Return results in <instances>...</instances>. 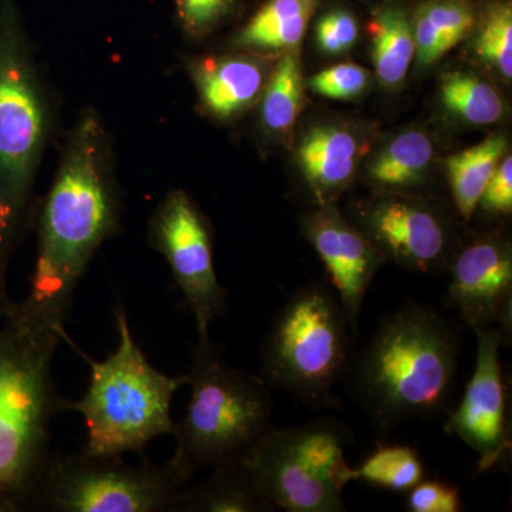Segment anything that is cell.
Wrapping results in <instances>:
<instances>
[{
	"instance_id": "obj_20",
	"label": "cell",
	"mask_w": 512,
	"mask_h": 512,
	"mask_svg": "<svg viewBox=\"0 0 512 512\" xmlns=\"http://www.w3.org/2000/svg\"><path fill=\"white\" fill-rule=\"evenodd\" d=\"M433 144L419 130L394 137L373 160L367 177L384 191L399 192L421 187L433 161Z\"/></svg>"
},
{
	"instance_id": "obj_11",
	"label": "cell",
	"mask_w": 512,
	"mask_h": 512,
	"mask_svg": "<svg viewBox=\"0 0 512 512\" xmlns=\"http://www.w3.org/2000/svg\"><path fill=\"white\" fill-rule=\"evenodd\" d=\"M474 333L476 366L460 404L448 410L444 427L477 454L478 473H487L510 460V390L500 362V350L508 343L500 328Z\"/></svg>"
},
{
	"instance_id": "obj_3",
	"label": "cell",
	"mask_w": 512,
	"mask_h": 512,
	"mask_svg": "<svg viewBox=\"0 0 512 512\" xmlns=\"http://www.w3.org/2000/svg\"><path fill=\"white\" fill-rule=\"evenodd\" d=\"M49 97L16 0H0V319L12 308L6 272L28 220L50 136Z\"/></svg>"
},
{
	"instance_id": "obj_15",
	"label": "cell",
	"mask_w": 512,
	"mask_h": 512,
	"mask_svg": "<svg viewBox=\"0 0 512 512\" xmlns=\"http://www.w3.org/2000/svg\"><path fill=\"white\" fill-rule=\"evenodd\" d=\"M202 106L220 120H231L261 97L266 84L264 64L252 56H217L190 66Z\"/></svg>"
},
{
	"instance_id": "obj_9",
	"label": "cell",
	"mask_w": 512,
	"mask_h": 512,
	"mask_svg": "<svg viewBox=\"0 0 512 512\" xmlns=\"http://www.w3.org/2000/svg\"><path fill=\"white\" fill-rule=\"evenodd\" d=\"M190 483L171 461L130 466L121 456L50 454L30 505L49 512H183Z\"/></svg>"
},
{
	"instance_id": "obj_2",
	"label": "cell",
	"mask_w": 512,
	"mask_h": 512,
	"mask_svg": "<svg viewBox=\"0 0 512 512\" xmlns=\"http://www.w3.org/2000/svg\"><path fill=\"white\" fill-rule=\"evenodd\" d=\"M458 357L460 339L450 320L410 302L383 316L352 356L345 382L376 429L392 430L447 414Z\"/></svg>"
},
{
	"instance_id": "obj_5",
	"label": "cell",
	"mask_w": 512,
	"mask_h": 512,
	"mask_svg": "<svg viewBox=\"0 0 512 512\" xmlns=\"http://www.w3.org/2000/svg\"><path fill=\"white\" fill-rule=\"evenodd\" d=\"M60 339L9 322L0 329V510L32 503L50 458L52 420L69 407L52 375Z\"/></svg>"
},
{
	"instance_id": "obj_30",
	"label": "cell",
	"mask_w": 512,
	"mask_h": 512,
	"mask_svg": "<svg viewBox=\"0 0 512 512\" xmlns=\"http://www.w3.org/2000/svg\"><path fill=\"white\" fill-rule=\"evenodd\" d=\"M318 43L323 52L340 55L348 52L359 37L356 19L345 10H333L319 20L316 29Z\"/></svg>"
},
{
	"instance_id": "obj_21",
	"label": "cell",
	"mask_w": 512,
	"mask_h": 512,
	"mask_svg": "<svg viewBox=\"0 0 512 512\" xmlns=\"http://www.w3.org/2000/svg\"><path fill=\"white\" fill-rule=\"evenodd\" d=\"M373 36L377 79L386 87L399 86L416 57L412 23L403 10L386 8L377 13Z\"/></svg>"
},
{
	"instance_id": "obj_16",
	"label": "cell",
	"mask_w": 512,
	"mask_h": 512,
	"mask_svg": "<svg viewBox=\"0 0 512 512\" xmlns=\"http://www.w3.org/2000/svg\"><path fill=\"white\" fill-rule=\"evenodd\" d=\"M363 153L365 147L348 130L318 127L309 131L298 148V161L313 200L332 204L352 183Z\"/></svg>"
},
{
	"instance_id": "obj_18",
	"label": "cell",
	"mask_w": 512,
	"mask_h": 512,
	"mask_svg": "<svg viewBox=\"0 0 512 512\" xmlns=\"http://www.w3.org/2000/svg\"><path fill=\"white\" fill-rule=\"evenodd\" d=\"M319 0H268L235 37L244 49H298Z\"/></svg>"
},
{
	"instance_id": "obj_17",
	"label": "cell",
	"mask_w": 512,
	"mask_h": 512,
	"mask_svg": "<svg viewBox=\"0 0 512 512\" xmlns=\"http://www.w3.org/2000/svg\"><path fill=\"white\" fill-rule=\"evenodd\" d=\"M247 463L234 461L212 468L211 476L188 485L183 512H266Z\"/></svg>"
},
{
	"instance_id": "obj_8",
	"label": "cell",
	"mask_w": 512,
	"mask_h": 512,
	"mask_svg": "<svg viewBox=\"0 0 512 512\" xmlns=\"http://www.w3.org/2000/svg\"><path fill=\"white\" fill-rule=\"evenodd\" d=\"M352 439L349 427L333 417L276 427L245 463L271 511H346L343 491L353 467L345 453Z\"/></svg>"
},
{
	"instance_id": "obj_7",
	"label": "cell",
	"mask_w": 512,
	"mask_h": 512,
	"mask_svg": "<svg viewBox=\"0 0 512 512\" xmlns=\"http://www.w3.org/2000/svg\"><path fill=\"white\" fill-rule=\"evenodd\" d=\"M355 336L332 286H303L269 326L259 376L271 389L291 393L311 409H336L333 389L348 375Z\"/></svg>"
},
{
	"instance_id": "obj_29",
	"label": "cell",
	"mask_w": 512,
	"mask_h": 512,
	"mask_svg": "<svg viewBox=\"0 0 512 512\" xmlns=\"http://www.w3.org/2000/svg\"><path fill=\"white\" fill-rule=\"evenodd\" d=\"M407 508L412 512L463 511L460 490L440 480H421L409 491Z\"/></svg>"
},
{
	"instance_id": "obj_4",
	"label": "cell",
	"mask_w": 512,
	"mask_h": 512,
	"mask_svg": "<svg viewBox=\"0 0 512 512\" xmlns=\"http://www.w3.org/2000/svg\"><path fill=\"white\" fill-rule=\"evenodd\" d=\"M187 412L175 423L171 464L185 481L207 468L249 456L276 429L271 387L261 376L229 366L221 346L198 336L191 349Z\"/></svg>"
},
{
	"instance_id": "obj_10",
	"label": "cell",
	"mask_w": 512,
	"mask_h": 512,
	"mask_svg": "<svg viewBox=\"0 0 512 512\" xmlns=\"http://www.w3.org/2000/svg\"><path fill=\"white\" fill-rule=\"evenodd\" d=\"M148 242L170 266L198 336L210 335L212 320L227 309L228 292L215 272L210 222L187 192L165 195L151 215Z\"/></svg>"
},
{
	"instance_id": "obj_31",
	"label": "cell",
	"mask_w": 512,
	"mask_h": 512,
	"mask_svg": "<svg viewBox=\"0 0 512 512\" xmlns=\"http://www.w3.org/2000/svg\"><path fill=\"white\" fill-rule=\"evenodd\" d=\"M490 217H507L512 212V157L504 156L487 184L477 210ZM476 210V211H477Z\"/></svg>"
},
{
	"instance_id": "obj_23",
	"label": "cell",
	"mask_w": 512,
	"mask_h": 512,
	"mask_svg": "<svg viewBox=\"0 0 512 512\" xmlns=\"http://www.w3.org/2000/svg\"><path fill=\"white\" fill-rule=\"evenodd\" d=\"M440 93L444 107L451 114L474 126H488L503 119L504 103L500 93L476 74H444Z\"/></svg>"
},
{
	"instance_id": "obj_25",
	"label": "cell",
	"mask_w": 512,
	"mask_h": 512,
	"mask_svg": "<svg viewBox=\"0 0 512 512\" xmlns=\"http://www.w3.org/2000/svg\"><path fill=\"white\" fill-rule=\"evenodd\" d=\"M474 49L483 62L494 67L504 79L512 77V6L497 3L485 13Z\"/></svg>"
},
{
	"instance_id": "obj_26",
	"label": "cell",
	"mask_w": 512,
	"mask_h": 512,
	"mask_svg": "<svg viewBox=\"0 0 512 512\" xmlns=\"http://www.w3.org/2000/svg\"><path fill=\"white\" fill-rule=\"evenodd\" d=\"M420 8L439 30L444 55L470 33L476 22L473 5L468 0H433Z\"/></svg>"
},
{
	"instance_id": "obj_12",
	"label": "cell",
	"mask_w": 512,
	"mask_h": 512,
	"mask_svg": "<svg viewBox=\"0 0 512 512\" xmlns=\"http://www.w3.org/2000/svg\"><path fill=\"white\" fill-rule=\"evenodd\" d=\"M356 228L384 259L417 274H440L450 268V227L436 208L406 195H382L356 210Z\"/></svg>"
},
{
	"instance_id": "obj_6",
	"label": "cell",
	"mask_w": 512,
	"mask_h": 512,
	"mask_svg": "<svg viewBox=\"0 0 512 512\" xmlns=\"http://www.w3.org/2000/svg\"><path fill=\"white\" fill-rule=\"evenodd\" d=\"M117 348L107 359L90 366V382L67 410L82 414L87 429L84 453L123 456L141 453L157 437L173 436L171 403L188 383L187 375L167 376L148 362L131 333L126 309L116 308Z\"/></svg>"
},
{
	"instance_id": "obj_14",
	"label": "cell",
	"mask_w": 512,
	"mask_h": 512,
	"mask_svg": "<svg viewBox=\"0 0 512 512\" xmlns=\"http://www.w3.org/2000/svg\"><path fill=\"white\" fill-rule=\"evenodd\" d=\"M303 231L326 266L353 333H357L363 303L384 258L366 235L345 220L332 204L303 218Z\"/></svg>"
},
{
	"instance_id": "obj_13",
	"label": "cell",
	"mask_w": 512,
	"mask_h": 512,
	"mask_svg": "<svg viewBox=\"0 0 512 512\" xmlns=\"http://www.w3.org/2000/svg\"><path fill=\"white\" fill-rule=\"evenodd\" d=\"M446 298L471 330L500 328L512 339V249L510 242L487 235L454 256Z\"/></svg>"
},
{
	"instance_id": "obj_24",
	"label": "cell",
	"mask_w": 512,
	"mask_h": 512,
	"mask_svg": "<svg viewBox=\"0 0 512 512\" xmlns=\"http://www.w3.org/2000/svg\"><path fill=\"white\" fill-rule=\"evenodd\" d=\"M424 478L426 468L419 453L404 444H379L359 467L353 468V480L394 493H409Z\"/></svg>"
},
{
	"instance_id": "obj_27",
	"label": "cell",
	"mask_w": 512,
	"mask_h": 512,
	"mask_svg": "<svg viewBox=\"0 0 512 512\" xmlns=\"http://www.w3.org/2000/svg\"><path fill=\"white\" fill-rule=\"evenodd\" d=\"M308 84L320 96L350 100L365 92L369 84V72L357 64L343 63L315 74L308 80Z\"/></svg>"
},
{
	"instance_id": "obj_22",
	"label": "cell",
	"mask_w": 512,
	"mask_h": 512,
	"mask_svg": "<svg viewBox=\"0 0 512 512\" xmlns=\"http://www.w3.org/2000/svg\"><path fill=\"white\" fill-rule=\"evenodd\" d=\"M303 104L301 62L296 49L288 50L262 92L261 119L266 130L286 133L295 126Z\"/></svg>"
},
{
	"instance_id": "obj_28",
	"label": "cell",
	"mask_w": 512,
	"mask_h": 512,
	"mask_svg": "<svg viewBox=\"0 0 512 512\" xmlns=\"http://www.w3.org/2000/svg\"><path fill=\"white\" fill-rule=\"evenodd\" d=\"M237 0H175L178 20L191 37L208 35L231 15Z\"/></svg>"
},
{
	"instance_id": "obj_19",
	"label": "cell",
	"mask_w": 512,
	"mask_h": 512,
	"mask_svg": "<svg viewBox=\"0 0 512 512\" xmlns=\"http://www.w3.org/2000/svg\"><path fill=\"white\" fill-rule=\"evenodd\" d=\"M507 138L491 134L477 146L448 157L447 171L458 215L468 222L507 151Z\"/></svg>"
},
{
	"instance_id": "obj_1",
	"label": "cell",
	"mask_w": 512,
	"mask_h": 512,
	"mask_svg": "<svg viewBox=\"0 0 512 512\" xmlns=\"http://www.w3.org/2000/svg\"><path fill=\"white\" fill-rule=\"evenodd\" d=\"M121 197L109 131L87 110L67 138L37 222V255L28 298L8 322L32 332L64 333L74 293L104 241L120 228Z\"/></svg>"
}]
</instances>
